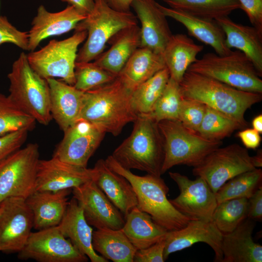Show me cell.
Returning <instances> with one entry per match:
<instances>
[{
    "label": "cell",
    "instance_id": "cell-1",
    "mask_svg": "<svg viewBox=\"0 0 262 262\" xmlns=\"http://www.w3.org/2000/svg\"><path fill=\"white\" fill-rule=\"evenodd\" d=\"M181 97L200 102L230 117L243 128L246 110L262 99V94L241 90L213 78L186 71L180 82Z\"/></svg>",
    "mask_w": 262,
    "mask_h": 262
},
{
    "label": "cell",
    "instance_id": "cell-2",
    "mask_svg": "<svg viewBox=\"0 0 262 262\" xmlns=\"http://www.w3.org/2000/svg\"><path fill=\"white\" fill-rule=\"evenodd\" d=\"M131 93L118 76L110 82L86 91L79 119L117 136L126 125L134 122L138 117L132 105Z\"/></svg>",
    "mask_w": 262,
    "mask_h": 262
},
{
    "label": "cell",
    "instance_id": "cell-3",
    "mask_svg": "<svg viewBox=\"0 0 262 262\" xmlns=\"http://www.w3.org/2000/svg\"><path fill=\"white\" fill-rule=\"evenodd\" d=\"M105 161L111 170L125 177L131 184L137 197L136 207L149 214L167 231L181 229L193 219L180 213L171 203L167 197L169 188L161 177L134 174L120 165L112 155Z\"/></svg>",
    "mask_w": 262,
    "mask_h": 262
},
{
    "label": "cell",
    "instance_id": "cell-4",
    "mask_svg": "<svg viewBox=\"0 0 262 262\" xmlns=\"http://www.w3.org/2000/svg\"><path fill=\"white\" fill-rule=\"evenodd\" d=\"M111 155L127 169H136L161 177L164 145L158 123L147 115H138L130 135Z\"/></svg>",
    "mask_w": 262,
    "mask_h": 262
},
{
    "label": "cell",
    "instance_id": "cell-5",
    "mask_svg": "<svg viewBox=\"0 0 262 262\" xmlns=\"http://www.w3.org/2000/svg\"><path fill=\"white\" fill-rule=\"evenodd\" d=\"M8 78L12 101L36 122L49 125L52 119L49 84L32 68L24 52L13 63Z\"/></svg>",
    "mask_w": 262,
    "mask_h": 262
},
{
    "label": "cell",
    "instance_id": "cell-6",
    "mask_svg": "<svg viewBox=\"0 0 262 262\" xmlns=\"http://www.w3.org/2000/svg\"><path fill=\"white\" fill-rule=\"evenodd\" d=\"M92 12L80 21L75 31L85 30L87 35L77 52L76 62H89L103 52L106 44L118 32L137 25L136 16L131 11L121 12L112 8L105 0H94Z\"/></svg>",
    "mask_w": 262,
    "mask_h": 262
},
{
    "label": "cell",
    "instance_id": "cell-7",
    "mask_svg": "<svg viewBox=\"0 0 262 262\" xmlns=\"http://www.w3.org/2000/svg\"><path fill=\"white\" fill-rule=\"evenodd\" d=\"M164 145L162 174L177 165L195 167L212 151L220 147L221 141L211 140L184 126L179 120L158 123Z\"/></svg>",
    "mask_w": 262,
    "mask_h": 262
},
{
    "label": "cell",
    "instance_id": "cell-8",
    "mask_svg": "<svg viewBox=\"0 0 262 262\" xmlns=\"http://www.w3.org/2000/svg\"><path fill=\"white\" fill-rule=\"evenodd\" d=\"M187 71L201 74L238 89L262 94V80L250 60L240 50L220 55L208 52Z\"/></svg>",
    "mask_w": 262,
    "mask_h": 262
},
{
    "label": "cell",
    "instance_id": "cell-9",
    "mask_svg": "<svg viewBox=\"0 0 262 262\" xmlns=\"http://www.w3.org/2000/svg\"><path fill=\"white\" fill-rule=\"evenodd\" d=\"M262 166V150L251 156L245 147L234 143L216 148L193 169L215 193L228 180L242 173Z\"/></svg>",
    "mask_w": 262,
    "mask_h": 262
},
{
    "label": "cell",
    "instance_id": "cell-10",
    "mask_svg": "<svg viewBox=\"0 0 262 262\" xmlns=\"http://www.w3.org/2000/svg\"><path fill=\"white\" fill-rule=\"evenodd\" d=\"M87 35L85 30L77 31L66 39L51 40L40 49L27 54L28 62L42 78H60L64 82L74 85L78 48Z\"/></svg>",
    "mask_w": 262,
    "mask_h": 262
},
{
    "label": "cell",
    "instance_id": "cell-11",
    "mask_svg": "<svg viewBox=\"0 0 262 262\" xmlns=\"http://www.w3.org/2000/svg\"><path fill=\"white\" fill-rule=\"evenodd\" d=\"M39 146L30 143L0 163V203L9 197L26 199L35 191Z\"/></svg>",
    "mask_w": 262,
    "mask_h": 262
},
{
    "label": "cell",
    "instance_id": "cell-12",
    "mask_svg": "<svg viewBox=\"0 0 262 262\" xmlns=\"http://www.w3.org/2000/svg\"><path fill=\"white\" fill-rule=\"evenodd\" d=\"M22 260L38 262H86L88 258L67 239L58 226L32 232L18 253Z\"/></svg>",
    "mask_w": 262,
    "mask_h": 262
},
{
    "label": "cell",
    "instance_id": "cell-13",
    "mask_svg": "<svg viewBox=\"0 0 262 262\" xmlns=\"http://www.w3.org/2000/svg\"><path fill=\"white\" fill-rule=\"evenodd\" d=\"M33 228V215L26 199L9 197L0 203V251L18 253Z\"/></svg>",
    "mask_w": 262,
    "mask_h": 262
},
{
    "label": "cell",
    "instance_id": "cell-14",
    "mask_svg": "<svg viewBox=\"0 0 262 262\" xmlns=\"http://www.w3.org/2000/svg\"><path fill=\"white\" fill-rule=\"evenodd\" d=\"M52 157L70 164L87 167L106 133L96 125L79 119L64 131Z\"/></svg>",
    "mask_w": 262,
    "mask_h": 262
},
{
    "label": "cell",
    "instance_id": "cell-15",
    "mask_svg": "<svg viewBox=\"0 0 262 262\" xmlns=\"http://www.w3.org/2000/svg\"><path fill=\"white\" fill-rule=\"evenodd\" d=\"M169 175L177 184L180 195L169 200L180 213L193 219L212 220L217 205L215 193L202 178L195 180L178 172H169Z\"/></svg>",
    "mask_w": 262,
    "mask_h": 262
},
{
    "label": "cell",
    "instance_id": "cell-16",
    "mask_svg": "<svg viewBox=\"0 0 262 262\" xmlns=\"http://www.w3.org/2000/svg\"><path fill=\"white\" fill-rule=\"evenodd\" d=\"M72 192L90 226L97 229L123 228L124 215L93 180L72 188Z\"/></svg>",
    "mask_w": 262,
    "mask_h": 262
},
{
    "label": "cell",
    "instance_id": "cell-17",
    "mask_svg": "<svg viewBox=\"0 0 262 262\" xmlns=\"http://www.w3.org/2000/svg\"><path fill=\"white\" fill-rule=\"evenodd\" d=\"M222 237L223 233L212 220H191L181 229L167 231L164 236V260L171 253L188 248L196 243L203 242L214 251V261L222 262Z\"/></svg>",
    "mask_w": 262,
    "mask_h": 262
},
{
    "label": "cell",
    "instance_id": "cell-18",
    "mask_svg": "<svg viewBox=\"0 0 262 262\" xmlns=\"http://www.w3.org/2000/svg\"><path fill=\"white\" fill-rule=\"evenodd\" d=\"M93 168L79 167L52 157L39 161L35 191L56 192L73 188L93 180Z\"/></svg>",
    "mask_w": 262,
    "mask_h": 262
},
{
    "label": "cell",
    "instance_id": "cell-19",
    "mask_svg": "<svg viewBox=\"0 0 262 262\" xmlns=\"http://www.w3.org/2000/svg\"><path fill=\"white\" fill-rule=\"evenodd\" d=\"M131 7L141 23L140 47L162 54L173 34L158 2L155 0H134Z\"/></svg>",
    "mask_w": 262,
    "mask_h": 262
},
{
    "label": "cell",
    "instance_id": "cell-20",
    "mask_svg": "<svg viewBox=\"0 0 262 262\" xmlns=\"http://www.w3.org/2000/svg\"><path fill=\"white\" fill-rule=\"evenodd\" d=\"M86 17L69 5L64 10L55 13L50 12L43 5H40L28 33V50L34 51L45 39L75 29Z\"/></svg>",
    "mask_w": 262,
    "mask_h": 262
},
{
    "label": "cell",
    "instance_id": "cell-21",
    "mask_svg": "<svg viewBox=\"0 0 262 262\" xmlns=\"http://www.w3.org/2000/svg\"><path fill=\"white\" fill-rule=\"evenodd\" d=\"M46 80L49 87L52 118L64 131L79 119L84 92L55 78Z\"/></svg>",
    "mask_w": 262,
    "mask_h": 262
},
{
    "label": "cell",
    "instance_id": "cell-22",
    "mask_svg": "<svg viewBox=\"0 0 262 262\" xmlns=\"http://www.w3.org/2000/svg\"><path fill=\"white\" fill-rule=\"evenodd\" d=\"M93 169V180L125 218L137 205L132 186L125 177L111 170L105 160H98Z\"/></svg>",
    "mask_w": 262,
    "mask_h": 262
},
{
    "label": "cell",
    "instance_id": "cell-23",
    "mask_svg": "<svg viewBox=\"0 0 262 262\" xmlns=\"http://www.w3.org/2000/svg\"><path fill=\"white\" fill-rule=\"evenodd\" d=\"M160 9L166 17H170L182 24L189 35L212 47L216 53L225 55L231 50L225 44L223 30L216 20L204 18L183 11L164 6L159 3Z\"/></svg>",
    "mask_w": 262,
    "mask_h": 262
},
{
    "label": "cell",
    "instance_id": "cell-24",
    "mask_svg": "<svg viewBox=\"0 0 262 262\" xmlns=\"http://www.w3.org/2000/svg\"><path fill=\"white\" fill-rule=\"evenodd\" d=\"M224 31L225 44L230 49L243 52L262 76V31L251 26L236 23L228 16L215 20Z\"/></svg>",
    "mask_w": 262,
    "mask_h": 262
},
{
    "label": "cell",
    "instance_id": "cell-25",
    "mask_svg": "<svg viewBox=\"0 0 262 262\" xmlns=\"http://www.w3.org/2000/svg\"><path fill=\"white\" fill-rule=\"evenodd\" d=\"M255 226L254 221L246 218L232 231L223 234L222 262H262V246L252 238Z\"/></svg>",
    "mask_w": 262,
    "mask_h": 262
},
{
    "label": "cell",
    "instance_id": "cell-26",
    "mask_svg": "<svg viewBox=\"0 0 262 262\" xmlns=\"http://www.w3.org/2000/svg\"><path fill=\"white\" fill-rule=\"evenodd\" d=\"M58 227L65 237L68 238L91 262H108L93 249V229L85 220L82 210L74 197L69 201L65 215Z\"/></svg>",
    "mask_w": 262,
    "mask_h": 262
},
{
    "label": "cell",
    "instance_id": "cell-27",
    "mask_svg": "<svg viewBox=\"0 0 262 262\" xmlns=\"http://www.w3.org/2000/svg\"><path fill=\"white\" fill-rule=\"evenodd\" d=\"M71 189L56 192L35 191L26 199L37 230L58 226L63 219L69 201Z\"/></svg>",
    "mask_w": 262,
    "mask_h": 262
},
{
    "label": "cell",
    "instance_id": "cell-28",
    "mask_svg": "<svg viewBox=\"0 0 262 262\" xmlns=\"http://www.w3.org/2000/svg\"><path fill=\"white\" fill-rule=\"evenodd\" d=\"M109 42L112 44L111 47L101 53L94 62L118 76L131 56L140 47V28L138 24L126 27Z\"/></svg>",
    "mask_w": 262,
    "mask_h": 262
},
{
    "label": "cell",
    "instance_id": "cell-29",
    "mask_svg": "<svg viewBox=\"0 0 262 262\" xmlns=\"http://www.w3.org/2000/svg\"><path fill=\"white\" fill-rule=\"evenodd\" d=\"M163 55L139 47L118 75L125 86L132 92L155 74L165 67Z\"/></svg>",
    "mask_w": 262,
    "mask_h": 262
},
{
    "label": "cell",
    "instance_id": "cell-30",
    "mask_svg": "<svg viewBox=\"0 0 262 262\" xmlns=\"http://www.w3.org/2000/svg\"><path fill=\"white\" fill-rule=\"evenodd\" d=\"M203 48L184 34H173L162 54L170 77L180 83Z\"/></svg>",
    "mask_w": 262,
    "mask_h": 262
},
{
    "label": "cell",
    "instance_id": "cell-31",
    "mask_svg": "<svg viewBox=\"0 0 262 262\" xmlns=\"http://www.w3.org/2000/svg\"><path fill=\"white\" fill-rule=\"evenodd\" d=\"M123 232L137 249L147 248L161 240L167 230L147 213L134 207L125 217Z\"/></svg>",
    "mask_w": 262,
    "mask_h": 262
},
{
    "label": "cell",
    "instance_id": "cell-32",
    "mask_svg": "<svg viewBox=\"0 0 262 262\" xmlns=\"http://www.w3.org/2000/svg\"><path fill=\"white\" fill-rule=\"evenodd\" d=\"M92 246L96 252L114 262H133L137 250L121 229H97L93 232Z\"/></svg>",
    "mask_w": 262,
    "mask_h": 262
},
{
    "label": "cell",
    "instance_id": "cell-33",
    "mask_svg": "<svg viewBox=\"0 0 262 262\" xmlns=\"http://www.w3.org/2000/svg\"><path fill=\"white\" fill-rule=\"evenodd\" d=\"M170 8L196 16L216 20L240 8L238 0H162Z\"/></svg>",
    "mask_w": 262,
    "mask_h": 262
},
{
    "label": "cell",
    "instance_id": "cell-34",
    "mask_svg": "<svg viewBox=\"0 0 262 262\" xmlns=\"http://www.w3.org/2000/svg\"><path fill=\"white\" fill-rule=\"evenodd\" d=\"M169 78V71L165 67L132 92L131 103L138 116L148 115L151 113Z\"/></svg>",
    "mask_w": 262,
    "mask_h": 262
},
{
    "label": "cell",
    "instance_id": "cell-35",
    "mask_svg": "<svg viewBox=\"0 0 262 262\" xmlns=\"http://www.w3.org/2000/svg\"><path fill=\"white\" fill-rule=\"evenodd\" d=\"M262 170L256 168L239 174L225 182L215 193L217 204L239 198L248 199L262 187Z\"/></svg>",
    "mask_w": 262,
    "mask_h": 262
},
{
    "label": "cell",
    "instance_id": "cell-36",
    "mask_svg": "<svg viewBox=\"0 0 262 262\" xmlns=\"http://www.w3.org/2000/svg\"><path fill=\"white\" fill-rule=\"evenodd\" d=\"M248 212V199H229L218 203L212 220L223 233L234 230L245 219Z\"/></svg>",
    "mask_w": 262,
    "mask_h": 262
},
{
    "label": "cell",
    "instance_id": "cell-37",
    "mask_svg": "<svg viewBox=\"0 0 262 262\" xmlns=\"http://www.w3.org/2000/svg\"><path fill=\"white\" fill-rule=\"evenodd\" d=\"M243 128L236 120L206 106L204 116L197 133L208 140L221 141L235 131Z\"/></svg>",
    "mask_w": 262,
    "mask_h": 262
},
{
    "label": "cell",
    "instance_id": "cell-38",
    "mask_svg": "<svg viewBox=\"0 0 262 262\" xmlns=\"http://www.w3.org/2000/svg\"><path fill=\"white\" fill-rule=\"evenodd\" d=\"M36 121L20 109L9 96L0 93V136L14 131L32 130Z\"/></svg>",
    "mask_w": 262,
    "mask_h": 262
},
{
    "label": "cell",
    "instance_id": "cell-39",
    "mask_svg": "<svg viewBox=\"0 0 262 262\" xmlns=\"http://www.w3.org/2000/svg\"><path fill=\"white\" fill-rule=\"evenodd\" d=\"M181 99L180 83L170 77L152 111L146 115L157 123L164 120H178Z\"/></svg>",
    "mask_w": 262,
    "mask_h": 262
},
{
    "label": "cell",
    "instance_id": "cell-40",
    "mask_svg": "<svg viewBox=\"0 0 262 262\" xmlns=\"http://www.w3.org/2000/svg\"><path fill=\"white\" fill-rule=\"evenodd\" d=\"M74 73L73 86L83 92L110 82L117 77L94 62H76Z\"/></svg>",
    "mask_w": 262,
    "mask_h": 262
},
{
    "label": "cell",
    "instance_id": "cell-41",
    "mask_svg": "<svg viewBox=\"0 0 262 262\" xmlns=\"http://www.w3.org/2000/svg\"><path fill=\"white\" fill-rule=\"evenodd\" d=\"M206 109V105L200 102L182 98L178 120L186 128L197 132Z\"/></svg>",
    "mask_w": 262,
    "mask_h": 262
},
{
    "label": "cell",
    "instance_id": "cell-42",
    "mask_svg": "<svg viewBox=\"0 0 262 262\" xmlns=\"http://www.w3.org/2000/svg\"><path fill=\"white\" fill-rule=\"evenodd\" d=\"M7 43L28 50V33L18 30L6 16H0V45Z\"/></svg>",
    "mask_w": 262,
    "mask_h": 262
},
{
    "label": "cell",
    "instance_id": "cell-43",
    "mask_svg": "<svg viewBox=\"0 0 262 262\" xmlns=\"http://www.w3.org/2000/svg\"><path fill=\"white\" fill-rule=\"evenodd\" d=\"M28 132L23 130L0 136V163L20 148L27 139Z\"/></svg>",
    "mask_w": 262,
    "mask_h": 262
},
{
    "label": "cell",
    "instance_id": "cell-44",
    "mask_svg": "<svg viewBox=\"0 0 262 262\" xmlns=\"http://www.w3.org/2000/svg\"><path fill=\"white\" fill-rule=\"evenodd\" d=\"M164 236L147 248L136 250L133 257V262H164Z\"/></svg>",
    "mask_w": 262,
    "mask_h": 262
},
{
    "label": "cell",
    "instance_id": "cell-45",
    "mask_svg": "<svg viewBox=\"0 0 262 262\" xmlns=\"http://www.w3.org/2000/svg\"><path fill=\"white\" fill-rule=\"evenodd\" d=\"M252 25L262 31V0H238Z\"/></svg>",
    "mask_w": 262,
    "mask_h": 262
},
{
    "label": "cell",
    "instance_id": "cell-46",
    "mask_svg": "<svg viewBox=\"0 0 262 262\" xmlns=\"http://www.w3.org/2000/svg\"><path fill=\"white\" fill-rule=\"evenodd\" d=\"M247 218L254 221H262V187L258 189L248 199Z\"/></svg>",
    "mask_w": 262,
    "mask_h": 262
},
{
    "label": "cell",
    "instance_id": "cell-47",
    "mask_svg": "<svg viewBox=\"0 0 262 262\" xmlns=\"http://www.w3.org/2000/svg\"><path fill=\"white\" fill-rule=\"evenodd\" d=\"M237 136L247 149H255L261 144L260 133L253 128H247L238 132Z\"/></svg>",
    "mask_w": 262,
    "mask_h": 262
},
{
    "label": "cell",
    "instance_id": "cell-48",
    "mask_svg": "<svg viewBox=\"0 0 262 262\" xmlns=\"http://www.w3.org/2000/svg\"><path fill=\"white\" fill-rule=\"evenodd\" d=\"M73 6L81 14L87 16L93 10L94 0H61Z\"/></svg>",
    "mask_w": 262,
    "mask_h": 262
},
{
    "label": "cell",
    "instance_id": "cell-49",
    "mask_svg": "<svg viewBox=\"0 0 262 262\" xmlns=\"http://www.w3.org/2000/svg\"><path fill=\"white\" fill-rule=\"evenodd\" d=\"M114 9L121 12L130 11L131 4L134 0H105Z\"/></svg>",
    "mask_w": 262,
    "mask_h": 262
},
{
    "label": "cell",
    "instance_id": "cell-50",
    "mask_svg": "<svg viewBox=\"0 0 262 262\" xmlns=\"http://www.w3.org/2000/svg\"><path fill=\"white\" fill-rule=\"evenodd\" d=\"M252 126L253 129L259 132L262 133V115L260 114L255 116L252 120Z\"/></svg>",
    "mask_w": 262,
    "mask_h": 262
}]
</instances>
